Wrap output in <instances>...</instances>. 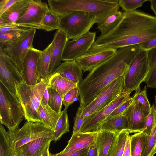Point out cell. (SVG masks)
I'll return each mask as SVG.
<instances>
[{
  "mask_svg": "<svg viewBox=\"0 0 156 156\" xmlns=\"http://www.w3.org/2000/svg\"><path fill=\"white\" fill-rule=\"evenodd\" d=\"M31 28L26 27L12 23L4 25H0V31L7 32L9 31L23 30L29 29Z\"/></svg>",
  "mask_w": 156,
  "mask_h": 156,
  "instance_id": "f6af8a7d",
  "label": "cell"
},
{
  "mask_svg": "<svg viewBox=\"0 0 156 156\" xmlns=\"http://www.w3.org/2000/svg\"><path fill=\"white\" fill-rule=\"evenodd\" d=\"M49 8L59 16L72 12L88 13L101 20L119 9V0H48Z\"/></svg>",
  "mask_w": 156,
  "mask_h": 156,
  "instance_id": "3957f363",
  "label": "cell"
},
{
  "mask_svg": "<svg viewBox=\"0 0 156 156\" xmlns=\"http://www.w3.org/2000/svg\"><path fill=\"white\" fill-rule=\"evenodd\" d=\"M98 19L88 13L75 11L59 16L58 30L66 35L68 40L73 39L84 35L97 23Z\"/></svg>",
  "mask_w": 156,
  "mask_h": 156,
  "instance_id": "8992f818",
  "label": "cell"
},
{
  "mask_svg": "<svg viewBox=\"0 0 156 156\" xmlns=\"http://www.w3.org/2000/svg\"><path fill=\"white\" fill-rule=\"evenodd\" d=\"M117 49L92 46L85 53L76 59V63L84 72L94 68L114 55Z\"/></svg>",
  "mask_w": 156,
  "mask_h": 156,
  "instance_id": "9a60e30c",
  "label": "cell"
},
{
  "mask_svg": "<svg viewBox=\"0 0 156 156\" xmlns=\"http://www.w3.org/2000/svg\"><path fill=\"white\" fill-rule=\"evenodd\" d=\"M149 70L144 82L148 87L156 88V47L147 52Z\"/></svg>",
  "mask_w": 156,
  "mask_h": 156,
  "instance_id": "1f68e13d",
  "label": "cell"
},
{
  "mask_svg": "<svg viewBox=\"0 0 156 156\" xmlns=\"http://www.w3.org/2000/svg\"><path fill=\"white\" fill-rule=\"evenodd\" d=\"M69 128L67 109L64 108L56 124L53 141L56 142L59 140L64 134L69 131Z\"/></svg>",
  "mask_w": 156,
  "mask_h": 156,
  "instance_id": "d6a6232c",
  "label": "cell"
},
{
  "mask_svg": "<svg viewBox=\"0 0 156 156\" xmlns=\"http://www.w3.org/2000/svg\"><path fill=\"white\" fill-rule=\"evenodd\" d=\"M130 133L126 129H124L117 133L112 143L109 156H122L126 143Z\"/></svg>",
  "mask_w": 156,
  "mask_h": 156,
  "instance_id": "f546056e",
  "label": "cell"
},
{
  "mask_svg": "<svg viewBox=\"0 0 156 156\" xmlns=\"http://www.w3.org/2000/svg\"><path fill=\"white\" fill-rule=\"evenodd\" d=\"M49 77L46 79L41 78L35 85H29L24 82L16 86L19 101L27 121L40 122L38 109L43 95L48 85Z\"/></svg>",
  "mask_w": 156,
  "mask_h": 156,
  "instance_id": "277c9868",
  "label": "cell"
},
{
  "mask_svg": "<svg viewBox=\"0 0 156 156\" xmlns=\"http://www.w3.org/2000/svg\"><path fill=\"white\" fill-rule=\"evenodd\" d=\"M0 82L19 101L16 86L25 82L17 66L1 48Z\"/></svg>",
  "mask_w": 156,
  "mask_h": 156,
  "instance_id": "30bf717a",
  "label": "cell"
},
{
  "mask_svg": "<svg viewBox=\"0 0 156 156\" xmlns=\"http://www.w3.org/2000/svg\"><path fill=\"white\" fill-rule=\"evenodd\" d=\"M79 96L78 87L69 91L65 95L63 99L62 104L65 106L64 108L67 109L70 105L79 100Z\"/></svg>",
  "mask_w": 156,
  "mask_h": 156,
  "instance_id": "ab89813d",
  "label": "cell"
},
{
  "mask_svg": "<svg viewBox=\"0 0 156 156\" xmlns=\"http://www.w3.org/2000/svg\"><path fill=\"white\" fill-rule=\"evenodd\" d=\"M156 113V107L154 104L151 106V112L147 116L143 130L144 132L148 135L152 129L154 122L155 115Z\"/></svg>",
  "mask_w": 156,
  "mask_h": 156,
  "instance_id": "b9f144b4",
  "label": "cell"
},
{
  "mask_svg": "<svg viewBox=\"0 0 156 156\" xmlns=\"http://www.w3.org/2000/svg\"><path fill=\"white\" fill-rule=\"evenodd\" d=\"M18 0H1L0 1V16Z\"/></svg>",
  "mask_w": 156,
  "mask_h": 156,
  "instance_id": "7dc6e473",
  "label": "cell"
},
{
  "mask_svg": "<svg viewBox=\"0 0 156 156\" xmlns=\"http://www.w3.org/2000/svg\"><path fill=\"white\" fill-rule=\"evenodd\" d=\"M155 102L156 103V95L155 96Z\"/></svg>",
  "mask_w": 156,
  "mask_h": 156,
  "instance_id": "db71d44e",
  "label": "cell"
},
{
  "mask_svg": "<svg viewBox=\"0 0 156 156\" xmlns=\"http://www.w3.org/2000/svg\"><path fill=\"white\" fill-rule=\"evenodd\" d=\"M122 12L118 10L112 13L104 19L98 20L97 28L101 32L100 35H105L112 30L117 25Z\"/></svg>",
  "mask_w": 156,
  "mask_h": 156,
  "instance_id": "83f0119b",
  "label": "cell"
},
{
  "mask_svg": "<svg viewBox=\"0 0 156 156\" xmlns=\"http://www.w3.org/2000/svg\"><path fill=\"white\" fill-rule=\"evenodd\" d=\"M48 83L58 93L62 100L65 95L69 91L78 87V85L70 82L57 73L50 75Z\"/></svg>",
  "mask_w": 156,
  "mask_h": 156,
  "instance_id": "484cf974",
  "label": "cell"
},
{
  "mask_svg": "<svg viewBox=\"0 0 156 156\" xmlns=\"http://www.w3.org/2000/svg\"><path fill=\"white\" fill-rule=\"evenodd\" d=\"M42 51L33 47L30 48L24 60L21 75L25 83L29 85H35L40 81L41 78L37 73V67L38 59Z\"/></svg>",
  "mask_w": 156,
  "mask_h": 156,
  "instance_id": "2e32d148",
  "label": "cell"
},
{
  "mask_svg": "<svg viewBox=\"0 0 156 156\" xmlns=\"http://www.w3.org/2000/svg\"><path fill=\"white\" fill-rule=\"evenodd\" d=\"M149 1L150 3L151 8L156 17V0H149Z\"/></svg>",
  "mask_w": 156,
  "mask_h": 156,
  "instance_id": "816d5d0a",
  "label": "cell"
},
{
  "mask_svg": "<svg viewBox=\"0 0 156 156\" xmlns=\"http://www.w3.org/2000/svg\"><path fill=\"white\" fill-rule=\"evenodd\" d=\"M89 147L71 153H62L60 152L56 154L50 153L49 156H87Z\"/></svg>",
  "mask_w": 156,
  "mask_h": 156,
  "instance_id": "ee69618b",
  "label": "cell"
},
{
  "mask_svg": "<svg viewBox=\"0 0 156 156\" xmlns=\"http://www.w3.org/2000/svg\"><path fill=\"white\" fill-rule=\"evenodd\" d=\"M98 131L78 132L72 136L66 147L61 152L62 153L76 151L89 147L95 140Z\"/></svg>",
  "mask_w": 156,
  "mask_h": 156,
  "instance_id": "d6986e66",
  "label": "cell"
},
{
  "mask_svg": "<svg viewBox=\"0 0 156 156\" xmlns=\"http://www.w3.org/2000/svg\"><path fill=\"white\" fill-rule=\"evenodd\" d=\"M59 16L49 8L46 13L42 22V29L47 31L58 30Z\"/></svg>",
  "mask_w": 156,
  "mask_h": 156,
  "instance_id": "e575fe53",
  "label": "cell"
},
{
  "mask_svg": "<svg viewBox=\"0 0 156 156\" xmlns=\"http://www.w3.org/2000/svg\"><path fill=\"white\" fill-rule=\"evenodd\" d=\"M128 121L121 114L107 118L101 124L99 130H104L118 133L124 129L128 130Z\"/></svg>",
  "mask_w": 156,
  "mask_h": 156,
  "instance_id": "d4e9b609",
  "label": "cell"
},
{
  "mask_svg": "<svg viewBox=\"0 0 156 156\" xmlns=\"http://www.w3.org/2000/svg\"><path fill=\"white\" fill-rule=\"evenodd\" d=\"M53 140L46 137L30 141L16 150V156H41Z\"/></svg>",
  "mask_w": 156,
  "mask_h": 156,
  "instance_id": "ffe728a7",
  "label": "cell"
},
{
  "mask_svg": "<svg viewBox=\"0 0 156 156\" xmlns=\"http://www.w3.org/2000/svg\"><path fill=\"white\" fill-rule=\"evenodd\" d=\"M82 72L81 67L74 60L64 61L52 74L58 73L63 78L78 85L83 80Z\"/></svg>",
  "mask_w": 156,
  "mask_h": 156,
  "instance_id": "44dd1931",
  "label": "cell"
},
{
  "mask_svg": "<svg viewBox=\"0 0 156 156\" xmlns=\"http://www.w3.org/2000/svg\"><path fill=\"white\" fill-rule=\"evenodd\" d=\"M87 156H98V153L95 140L89 147Z\"/></svg>",
  "mask_w": 156,
  "mask_h": 156,
  "instance_id": "c3c4849f",
  "label": "cell"
},
{
  "mask_svg": "<svg viewBox=\"0 0 156 156\" xmlns=\"http://www.w3.org/2000/svg\"><path fill=\"white\" fill-rule=\"evenodd\" d=\"M117 134L104 130L98 131L95 141L98 156H109L111 145Z\"/></svg>",
  "mask_w": 156,
  "mask_h": 156,
  "instance_id": "cb8c5ba5",
  "label": "cell"
},
{
  "mask_svg": "<svg viewBox=\"0 0 156 156\" xmlns=\"http://www.w3.org/2000/svg\"><path fill=\"white\" fill-rule=\"evenodd\" d=\"M96 32L88 31L82 36L66 44L62 60L64 61L75 60L87 52L95 42Z\"/></svg>",
  "mask_w": 156,
  "mask_h": 156,
  "instance_id": "4fadbf2b",
  "label": "cell"
},
{
  "mask_svg": "<svg viewBox=\"0 0 156 156\" xmlns=\"http://www.w3.org/2000/svg\"><path fill=\"white\" fill-rule=\"evenodd\" d=\"M62 114L55 111L48 105H45L41 101L38 112L40 123L49 128L54 132L57 123Z\"/></svg>",
  "mask_w": 156,
  "mask_h": 156,
  "instance_id": "603a6c76",
  "label": "cell"
},
{
  "mask_svg": "<svg viewBox=\"0 0 156 156\" xmlns=\"http://www.w3.org/2000/svg\"><path fill=\"white\" fill-rule=\"evenodd\" d=\"M30 0H18L0 16V25L15 23L25 13Z\"/></svg>",
  "mask_w": 156,
  "mask_h": 156,
  "instance_id": "7402d4cb",
  "label": "cell"
},
{
  "mask_svg": "<svg viewBox=\"0 0 156 156\" xmlns=\"http://www.w3.org/2000/svg\"><path fill=\"white\" fill-rule=\"evenodd\" d=\"M122 156H132L130 147V135L128 136L126 140L124 150Z\"/></svg>",
  "mask_w": 156,
  "mask_h": 156,
  "instance_id": "681fc988",
  "label": "cell"
},
{
  "mask_svg": "<svg viewBox=\"0 0 156 156\" xmlns=\"http://www.w3.org/2000/svg\"><path fill=\"white\" fill-rule=\"evenodd\" d=\"M148 135L143 131L130 135L132 156H141Z\"/></svg>",
  "mask_w": 156,
  "mask_h": 156,
  "instance_id": "4dcf8cb0",
  "label": "cell"
},
{
  "mask_svg": "<svg viewBox=\"0 0 156 156\" xmlns=\"http://www.w3.org/2000/svg\"><path fill=\"white\" fill-rule=\"evenodd\" d=\"M8 132L16 150L24 144L38 139L54 138V131L39 122L28 121L21 128Z\"/></svg>",
  "mask_w": 156,
  "mask_h": 156,
  "instance_id": "52a82bcc",
  "label": "cell"
},
{
  "mask_svg": "<svg viewBox=\"0 0 156 156\" xmlns=\"http://www.w3.org/2000/svg\"><path fill=\"white\" fill-rule=\"evenodd\" d=\"M50 94L48 85L43 95L41 101L45 105H48Z\"/></svg>",
  "mask_w": 156,
  "mask_h": 156,
  "instance_id": "f907efd6",
  "label": "cell"
},
{
  "mask_svg": "<svg viewBox=\"0 0 156 156\" xmlns=\"http://www.w3.org/2000/svg\"><path fill=\"white\" fill-rule=\"evenodd\" d=\"M52 51L51 43L44 50L42 51L38 59L37 73L40 78L46 79L50 76L49 69L50 64Z\"/></svg>",
  "mask_w": 156,
  "mask_h": 156,
  "instance_id": "4316f807",
  "label": "cell"
},
{
  "mask_svg": "<svg viewBox=\"0 0 156 156\" xmlns=\"http://www.w3.org/2000/svg\"><path fill=\"white\" fill-rule=\"evenodd\" d=\"M84 117L83 113V108L80 105L74 118V123L72 135L80 132L84 121Z\"/></svg>",
  "mask_w": 156,
  "mask_h": 156,
  "instance_id": "60d3db41",
  "label": "cell"
},
{
  "mask_svg": "<svg viewBox=\"0 0 156 156\" xmlns=\"http://www.w3.org/2000/svg\"><path fill=\"white\" fill-rule=\"evenodd\" d=\"M50 97L48 105L53 110L59 114H62V99L58 93L49 84Z\"/></svg>",
  "mask_w": 156,
  "mask_h": 156,
  "instance_id": "74e56055",
  "label": "cell"
},
{
  "mask_svg": "<svg viewBox=\"0 0 156 156\" xmlns=\"http://www.w3.org/2000/svg\"><path fill=\"white\" fill-rule=\"evenodd\" d=\"M68 40L66 34L58 30L51 42L52 51L49 71L51 75L61 65L63 51Z\"/></svg>",
  "mask_w": 156,
  "mask_h": 156,
  "instance_id": "ac0fdd59",
  "label": "cell"
},
{
  "mask_svg": "<svg viewBox=\"0 0 156 156\" xmlns=\"http://www.w3.org/2000/svg\"><path fill=\"white\" fill-rule=\"evenodd\" d=\"M141 50L148 51L156 47V37L139 44Z\"/></svg>",
  "mask_w": 156,
  "mask_h": 156,
  "instance_id": "bcb514c9",
  "label": "cell"
},
{
  "mask_svg": "<svg viewBox=\"0 0 156 156\" xmlns=\"http://www.w3.org/2000/svg\"><path fill=\"white\" fill-rule=\"evenodd\" d=\"M156 37V17L135 10L122 12L116 27L98 36L93 46L118 49L135 45Z\"/></svg>",
  "mask_w": 156,
  "mask_h": 156,
  "instance_id": "7a4b0ae2",
  "label": "cell"
},
{
  "mask_svg": "<svg viewBox=\"0 0 156 156\" xmlns=\"http://www.w3.org/2000/svg\"><path fill=\"white\" fill-rule=\"evenodd\" d=\"M0 156H16V150L8 131L0 124Z\"/></svg>",
  "mask_w": 156,
  "mask_h": 156,
  "instance_id": "f1b7e54d",
  "label": "cell"
},
{
  "mask_svg": "<svg viewBox=\"0 0 156 156\" xmlns=\"http://www.w3.org/2000/svg\"><path fill=\"white\" fill-rule=\"evenodd\" d=\"M36 29L32 28L19 39L6 44L1 48L18 69L21 73L24 60L30 48L33 47Z\"/></svg>",
  "mask_w": 156,
  "mask_h": 156,
  "instance_id": "8fae6325",
  "label": "cell"
},
{
  "mask_svg": "<svg viewBox=\"0 0 156 156\" xmlns=\"http://www.w3.org/2000/svg\"><path fill=\"white\" fill-rule=\"evenodd\" d=\"M32 29L7 32L0 31V48H2L7 44L21 37Z\"/></svg>",
  "mask_w": 156,
  "mask_h": 156,
  "instance_id": "d590c367",
  "label": "cell"
},
{
  "mask_svg": "<svg viewBox=\"0 0 156 156\" xmlns=\"http://www.w3.org/2000/svg\"><path fill=\"white\" fill-rule=\"evenodd\" d=\"M147 52L141 49L133 60L124 76V90L136 91L144 81L149 70Z\"/></svg>",
  "mask_w": 156,
  "mask_h": 156,
  "instance_id": "ba28073f",
  "label": "cell"
},
{
  "mask_svg": "<svg viewBox=\"0 0 156 156\" xmlns=\"http://www.w3.org/2000/svg\"><path fill=\"white\" fill-rule=\"evenodd\" d=\"M132 97L133 100L136 101L142 105L144 115L147 117L151 112V106L147 96L146 86L143 90H141L140 87L138 88L135 91Z\"/></svg>",
  "mask_w": 156,
  "mask_h": 156,
  "instance_id": "8d00e7d4",
  "label": "cell"
},
{
  "mask_svg": "<svg viewBox=\"0 0 156 156\" xmlns=\"http://www.w3.org/2000/svg\"><path fill=\"white\" fill-rule=\"evenodd\" d=\"M122 115L128 121V131L129 133H135L143 130L147 117L144 115L143 106L140 103L133 99Z\"/></svg>",
  "mask_w": 156,
  "mask_h": 156,
  "instance_id": "e0dca14e",
  "label": "cell"
},
{
  "mask_svg": "<svg viewBox=\"0 0 156 156\" xmlns=\"http://www.w3.org/2000/svg\"><path fill=\"white\" fill-rule=\"evenodd\" d=\"M131 92L125 90L115 100L98 112L84 120L80 132L98 131L102 123L117 107L130 98Z\"/></svg>",
  "mask_w": 156,
  "mask_h": 156,
  "instance_id": "7c38bea8",
  "label": "cell"
},
{
  "mask_svg": "<svg viewBox=\"0 0 156 156\" xmlns=\"http://www.w3.org/2000/svg\"><path fill=\"white\" fill-rule=\"evenodd\" d=\"M49 8L40 0H30L24 14L15 23L21 27L42 29V22Z\"/></svg>",
  "mask_w": 156,
  "mask_h": 156,
  "instance_id": "5bb4252c",
  "label": "cell"
},
{
  "mask_svg": "<svg viewBox=\"0 0 156 156\" xmlns=\"http://www.w3.org/2000/svg\"><path fill=\"white\" fill-rule=\"evenodd\" d=\"M148 0H119V7L126 12H132L140 7Z\"/></svg>",
  "mask_w": 156,
  "mask_h": 156,
  "instance_id": "f35d334b",
  "label": "cell"
},
{
  "mask_svg": "<svg viewBox=\"0 0 156 156\" xmlns=\"http://www.w3.org/2000/svg\"><path fill=\"white\" fill-rule=\"evenodd\" d=\"M124 87L123 76L119 77L107 86L93 101L83 109L85 119L115 100L123 90Z\"/></svg>",
  "mask_w": 156,
  "mask_h": 156,
  "instance_id": "9c48e42d",
  "label": "cell"
},
{
  "mask_svg": "<svg viewBox=\"0 0 156 156\" xmlns=\"http://www.w3.org/2000/svg\"><path fill=\"white\" fill-rule=\"evenodd\" d=\"M156 153V113L151 131L141 156H153Z\"/></svg>",
  "mask_w": 156,
  "mask_h": 156,
  "instance_id": "836d02e7",
  "label": "cell"
},
{
  "mask_svg": "<svg viewBox=\"0 0 156 156\" xmlns=\"http://www.w3.org/2000/svg\"><path fill=\"white\" fill-rule=\"evenodd\" d=\"M49 148H48L41 156H49Z\"/></svg>",
  "mask_w": 156,
  "mask_h": 156,
  "instance_id": "f5cc1de1",
  "label": "cell"
},
{
  "mask_svg": "<svg viewBox=\"0 0 156 156\" xmlns=\"http://www.w3.org/2000/svg\"><path fill=\"white\" fill-rule=\"evenodd\" d=\"M140 50L138 45L119 48L114 55L90 72L78 85L80 105L83 109L110 83L124 76Z\"/></svg>",
  "mask_w": 156,
  "mask_h": 156,
  "instance_id": "6da1fadb",
  "label": "cell"
},
{
  "mask_svg": "<svg viewBox=\"0 0 156 156\" xmlns=\"http://www.w3.org/2000/svg\"><path fill=\"white\" fill-rule=\"evenodd\" d=\"M133 100V97H130L117 107L107 118L122 114L130 104Z\"/></svg>",
  "mask_w": 156,
  "mask_h": 156,
  "instance_id": "7bdbcfd3",
  "label": "cell"
},
{
  "mask_svg": "<svg viewBox=\"0 0 156 156\" xmlns=\"http://www.w3.org/2000/svg\"><path fill=\"white\" fill-rule=\"evenodd\" d=\"M25 118L19 101L0 82V123L12 130L18 128Z\"/></svg>",
  "mask_w": 156,
  "mask_h": 156,
  "instance_id": "5b68a950",
  "label": "cell"
}]
</instances>
